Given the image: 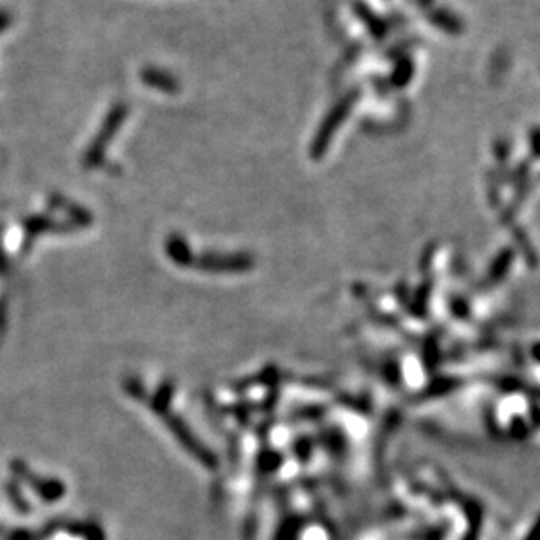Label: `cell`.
Wrapping results in <instances>:
<instances>
[{
    "label": "cell",
    "instance_id": "6da1fadb",
    "mask_svg": "<svg viewBox=\"0 0 540 540\" xmlns=\"http://www.w3.org/2000/svg\"><path fill=\"white\" fill-rule=\"evenodd\" d=\"M358 98H360L358 90L350 91V93L344 95L340 101H337L335 104H333L332 109L328 111V114L325 116V120L321 121L320 126H317V132H316V136H314V139L311 143L312 158H320V156H323L325 153H327V149L332 143L333 136H335L337 130H339L340 126L344 125V121L347 120V116H350L351 111L355 109Z\"/></svg>",
    "mask_w": 540,
    "mask_h": 540
},
{
    "label": "cell",
    "instance_id": "8992f818",
    "mask_svg": "<svg viewBox=\"0 0 540 540\" xmlns=\"http://www.w3.org/2000/svg\"><path fill=\"white\" fill-rule=\"evenodd\" d=\"M411 76H412V63L411 60H402L400 63L397 65L395 72H393V84H397V86H404L405 83L411 81Z\"/></svg>",
    "mask_w": 540,
    "mask_h": 540
},
{
    "label": "cell",
    "instance_id": "7a4b0ae2",
    "mask_svg": "<svg viewBox=\"0 0 540 540\" xmlns=\"http://www.w3.org/2000/svg\"><path fill=\"white\" fill-rule=\"evenodd\" d=\"M128 113L130 109L125 102H116V104L111 106V109L107 111V114L104 116L101 128H98L97 136L91 139L90 148L84 153V165L95 167L104 160L109 143L116 137V133L120 132Z\"/></svg>",
    "mask_w": 540,
    "mask_h": 540
},
{
    "label": "cell",
    "instance_id": "52a82bcc",
    "mask_svg": "<svg viewBox=\"0 0 540 540\" xmlns=\"http://www.w3.org/2000/svg\"><path fill=\"white\" fill-rule=\"evenodd\" d=\"M11 23H13V14L7 9H0V34L6 32L11 26Z\"/></svg>",
    "mask_w": 540,
    "mask_h": 540
},
{
    "label": "cell",
    "instance_id": "3957f363",
    "mask_svg": "<svg viewBox=\"0 0 540 540\" xmlns=\"http://www.w3.org/2000/svg\"><path fill=\"white\" fill-rule=\"evenodd\" d=\"M141 81L151 90H158L162 93L175 95L181 90V83L172 72L160 67H144L139 74Z\"/></svg>",
    "mask_w": 540,
    "mask_h": 540
},
{
    "label": "cell",
    "instance_id": "277c9868",
    "mask_svg": "<svg viewBox=\"0 0 540 540\" xmlns=\"http://www.w3.org/2000/svg\"><path fill=\"white\" fill-rule=\"evenodd\" d=\"M356 13H358V16L362 18V21L369 26L374 37H377L379 39V37L384 36V25H382V21L375 16L369 7L363 6V4H358V6H356Z\"/></svg>",
    "mask_w": 540,
    "mask_h": 540
},
{
    "label": "cell",
    "instance_id": "5b68a950",
    "mask_svg": "<svg viewBox=\"0 0 540 540\" xmlns=\"http://www.w3.org/2000/svg\"><path fill=\"white\" fill-rule=\"evenodd\" d=\"M432 21H434L437 26H440V29H444L446 32L451 34L458 32V30L462 29V25H459L449 13H444V11H437V13L432 14Z\"/></svg>",
    "mask_w": 540,
    "mask_h": 540
}]
</instances>
